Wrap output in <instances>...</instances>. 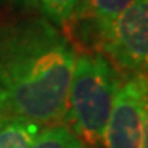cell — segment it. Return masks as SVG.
I'll list each match as a JSON object with an SVG mask.
<instances>
[{"mask_svg":"<svg viewBox=\"0 0 148 148\" xmlns=\"http://www.w3.org/2000/svg\"><path fill=\"white\" fill-rule=\"evenodd\" d=\"M74 53L48 18L32 16L0 33V107L38 123L64 119Z\"/></svg>","mask_w":148,"mask_h":148,"instance_id":"cell-1","label":"cell"},{"mask_svg":"<svg viewBox=\"0 0 148 148\" xmlns=\"http://www.w3.org/2000/svg\"><path fill=\"white\" fill-rule=\"evenodd\" d=\"M132 2L133 0H82L77 15L89 20V23L97 32L99 40H102L115 18Z\"/></svg>","mask_w":148,"mask_h":148,"instance_id":"cell-5","label":"cell"},{"mask_svg":"<svg viewBox=\"0 0 148 148\" xmlns=\"http://www.w3.org/2000/svg\"><path fill=\"white\" fill-rule=\"evenodd\" d=\"M119 86V74L109 58L99 53L76 54L64 119L84 143L104 140Z\"/></svg>","mask_w":148,"mask_h":148,"instance_id":"cell-2","label":"cell"},{"mask_svg":"<svg viewBox=\"0 0 148 148\" xmlns=\"http://www.w3.org/2000/svg\"><path fill=\"white\" fill-rule=\"evenodd\" d=\"M41 132V123L25 117H5L0 120V148H30L38 133Z\"/></svg>","mask_w":148,"mask_h":148,"instance_id":"cell-6","label":"cell"},{"mask_svg":"<svg viewBox=\"0 0 148 148\" xmlns=\"http://www.w3.org/2000/svg\"><path fill=\"white\" fill-rule=\"evenodd\" d=\"M101 45L117 66L133 74L148 73V0H133L115 18Z\"/></svg>","mask_w":148,"mask_h":148,"instance_id":"cell-3","label":"cell"},{"mask_svg":"<svg viewBox=\"0 0 148 148\" xmlns=\"http://www.w3.org/2000/svg\"><path fill=\"white\" fill-rule=\"evenodd\" d=\"M143 81H145V122H143L142 148H148V73L143 74Z\"/></svg>","mask_w":148,"mask_h":148,"instance_id":"cell-9","label":"cell"},{"mask_svg":"<svg viewBox=\"0 0 148 148\" xmlns=\"http://www.w3.org/2000/svg\"><path fill=\"white\" fill-rule=\"evenodd\" d=\"M38 7L43 10L53 25L66 27L77 16L82 0H36Z\"/></svg>","mask_w":148,"mask_h":148,"instance_id":"cell-8","label":"cell"},{"mask_svg":"<svg viewBox=\"0 0 148 148\" xmlns=\"http://www.w3.org/2000/svg\"><path fill=\"white\" fill-rule=\"evenodd\" d=\"M12 3H16V5H27V7H35L38 5L36 0H8Z\"/></svg>","mask_w":148,"mask_h":148,"instance_id":"cell-10","label":"cell"},{"mask_svg":"<svg viewBox=\"0 0 148 148\" xmlns=\"http://www.w3.org/2000/svg\"><path fill=\"white\" fill-rule=\"evenodd\" d=\"M145 122V81L133 74L120 82L115 94L104 142L107 148H142Z\"/></svg>","mask_w":148,"mask_h":148,"instance_id":"cell-4","label":"cell"},{"mask_svg":"<svg viewBox=\"0 0 148 148\" xmlns=\"http://www.w3.org/2000/svg\"><path fill=\"white\" fill-rule=\"evenodd\" d=\"M30 148H84V142L66 125H51L38 133Z\"/></svg>","mask_w":148,"mask_h":148,"instance_id":"cell-7","label":"cell"}]
</instances>
